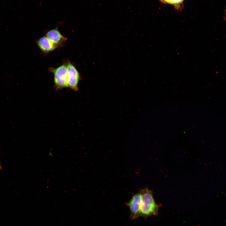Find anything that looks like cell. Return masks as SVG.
<instances>
[{"instance_id": "8992f818", "label": "cell", "mask_w": 226, "mask_h": 226, "mask_svg": "<svg viewBox=\"0 0 226 226\" xmlns=\"http://www.w3.org/2000/svg\"><path fill=\"white\" fill-rule=\"evenodd\" d=\"M37 43L40 50L44 53H47L59 47L45 36L40 38Z\"/></svg>"}, {"instance_id": "6da1fadb", "label": "cell", "mask_w": 226, "mask_h": 226, "mask_svg": "<svg viewBox=\"0 0 226 226\" xmlns=\"http://www.w3.org/2000/svg\"><path fill=\"white\" fill-rule=\"evenodd\" d=\"M140 193L141 197L140 216L147 218L158 215L159 206L155 201L152 191L146 188L142 190Z\"/></svg>"}, {"instance_id": "ba28073f", "label": "cell", "mask_w": 226, "mask_h": 226, "mask_svg": "<svg viewBox=\"0 0 226 226\" xmlns=\"http://www.w3.org/2000/svg\"><path fill=\"white\" fill-rule=\"evenodd\" d=\"M2 169V167L1 166V165L0 164V170H1Z\"/></svg>"}, {"instance_id": "5b68a950", "label": "cell", "mask_w": 226, "mask_h": 226, "mask_svg": "<svg viewBox=\"0 0 226 226\" xmlns=\"http://www.w3.org/2000/svg\"><path fill=\"white\" fill-rule=\"evenodd\" d=\"M45 36L59 47L62 46L67 40V38L61 33L57 28L49 31Z\"/></svg>"}, {"instance_id": "7a4b0ae2", "label": "cell", "mask_w": 226, "mask_h": 226, "mask_svg": "<svg viewBox=\"0 0 226 226\" xmlns=\"http://www.w3.org/2000/svg\"><path fill=\"white\" fill-rule=\"evenodd\" d=\"M49 71L53 74L54 86L56 90L67 87L66 62L56 68L50 67Z\"/></svg>"}, {"instance_id": "277c9868", "label": "cell", "mask_w": 226, "mask_h": 226, "mask_svg": "<svg viewBox=\"0 0 226 226\" xmlns=\"http://www.w3.org/2000/svg\"><path fill=\"white\" fill-rule=\"evenodd\" d=\"M141 203V197L140 193L133 195L127 203L131 219H134L140 216Z\"/></svg>"}, {"instance_id": "52a82bcc", "label": "cell", "mask_w": 226, "mask_h": 226, "mask_svg": "<svg viewBox=\"0 0 226 226\" xmlns=\"http://www.w3.org/2000/svg\"><path fill=\"white\" fill-rule=\"evenodd\" d=\"M164 2L172 4H177L183 2V0H161Z\"/></svg>"}, {"instance_id": "3957f363", "label": "cell", "mask_w": 226, "mask_h": 226, "mask_svg": "<svg viewBox=\"0 0 226 226\" xmlns=\"http://www.w3.org/2000/svg\"><path fill=\"white\" fill-rule=\"evenodd\" d=\"M67 87L77 91L80 79L79 73L75 67L70 61L67 62Z\"/></svg>"}]
</instances>
